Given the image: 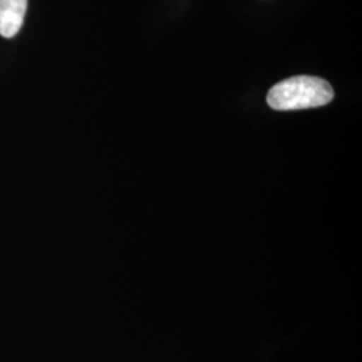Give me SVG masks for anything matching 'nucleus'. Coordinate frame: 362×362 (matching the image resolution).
I'll return each instance as SVG.
<instances>
[{
  "label": "nucleus",
  "instance_id": "1",
  "mask_svg": "<svg viewBox=\"0 0 362 362\" xmlns=\"http://www.w3.org/2000/svg\"><path fill=\"white\" fill-rule=\"evenodd\" d=\"M334 98L330 83L322 78L297 76L272 86L267 94V104L274 110H302L320 107Z\"/></svg>",
  "mask_w": 362,
  "mask_h": 362
},
{
  "label": "nucleus",
  "instance_id": "2",
  "mask_svg": "<svg viewBox=\"0 0 362 362\" xmlns=\"http://www.w3.org/2000/svg\"><path fill=\"white\" fill-rule=\"evenodd\" d=\"M27 0H0V35L13 38L23 26Z\"/></svg>",
  "mask_w": 362,
  "mask_h": 362
}]
</instances>
